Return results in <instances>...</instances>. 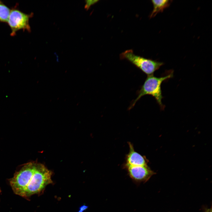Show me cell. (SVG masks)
<instances>
[{"mask_svg": "<svg viewBox=\"0 0 212 212\" xmlns=\"http://www.w3.org/2000/svg\"><path fill=\"white\" fill-rule=\"evenodd\" d=\"M40 176L39 164L28 163L16 172L9 180L14 193L26 198L37 193Z\"/></svg>", "mask_w": 212, "mask_h": 212, "instance_id": "1", "label": "cell"}, {"mask_svg": "<svg viewBox=\"0 0 212 212\" xmlns=\"http://www.w3.org/2000/svg\"><path fill=\"white\" fill-rule=\"evenodd\" d=\"M173 76V71H169L165 76L157 77L153 74L148 75L138 92L137 98L133 101L129 109L132 108L140 99L145 95H150L154 97L160 108L163 110L165 106L162 103L163 98L161 89V85L164 81L172 78Z\"/></svg>", "mask_w": 212, "mask_h": 212, "instance_id": "2", "label": "cell"}, {"mask_svg": "<svg viewBox=\"0 0 212 212\" xmlns=\"http://www.w3.org/2000/svg\"><path fill=\"white\" fill-rule=\"evenodd\" d=\"M121 59H125L140 69L148 76L153 74L164 64L163 62L148 59L134 54L132 49L127 50L120 54Z\"/></svg>", "mask_w": 212, "mask_h": 212, "instance_id": "3", "label": "cell"}, {"mask_svg": "<svg viewBox=\"0 0 212 212\" xmlns=\"http://www.w3.org/2000/svg\"><path fill=\"white\" fill-rule=\"evenodd\" d=\"M33 15V13L26 14L16 8L11 10L7 22L11 29V35L14 36L16 32L21 29L30 32L31 29L29 19Z\"/></svg>", "mask_w": 212, "mask_h": 212, "instance_id": "4", "label": "cell"}, {"mask_svg": "<svg viewBox=\"0 0 212 212\" xmlns=\"http://www.w3.org/2000/svg\"><path fill=\"white\" fill-rule=\"evenodd\" d=\"M123 167L127 170L130 177L138 182H146L156 174L147 165L137 166L123 165Z\"/></svg>", "mask_w": 212, "mask_h": 212, "instance_id": "5", "label": "cell"}, {"mask_svg": "<svg viewBox=\"0 0 212 212\" xmlns=\"http://www.w3.org/2000/svg\"><path fill=\"white\" fill-rule=\"evenodd\" d=\"M129 152L125 156V166H137L147 165L148 160L145 156L142 155L135 150L133 145L130 142H128Z\"/></svg>", "mask_w": 212, "mask_h": 212, "instance_id": "6", "label": "cell"}, {"mask_svg": "<svg viewBox=\"0 0 212 212\" xmlns=\"http://www.w3.org/2000/svg\"><path fill=\"white\" fill-rule=\"evenodd\" d=\"M151 1L153 8L150 16V18L154 17L158 13L163 12L169 6L170 3V1L168 0H152Z\"/></svg>", "mask_w": 212, "mask_h": 212, "instance_id": "7", "label": "cell"}, {"mask_svg": "<svg viewBox=\"0 0 212 212\" xmlns=\"http://www.w3.org/2000/svg\"><path fill=\"white\" fill-rule=\"evenodd\" d=\"M10 11V9L0 1V22H7Z\"/></svg>", "mask_w": 212, "mask_h": 212, "instance_id": "8", "label": "cell"}, {"mask_svg": "<svg viewBox=\"0 0 212 212\" xmlns=\"http://www.w3.org/2000/svg\"><path fill=\"white\" fill-rule=\"evenodd\" d=\"M99 0H87L85 1L86 4L85 6V8L88 10L90 7L92 5L97 3Z\"/></svg>", "mask_w": 212, "mask_h": 212, "instance_id": "9", "label": "cell"}, {"mask_svg": "<svg viewBox=\"0 0 212 212\" xmlns=\"http://www.w3.org/2000/svg\"><path fill=\"white\" fill-rule=\"evenodd\" d=\"M205 212H212L211 209H207Z\"/></svg>", "mask_w": 212, "mask_h": 212, "instance_id": "10", "label": "cell"}]
</instances>
